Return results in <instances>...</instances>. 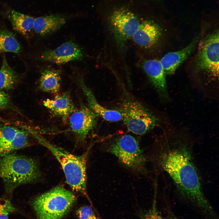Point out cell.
I'll list each match as a JSON object with an SVG mask.
<instances>
[{
    "label": "cell",
    "mask_w": 219,
    "mask_h": 219,
    "mask_svg": "<svg viewBox=\"0 0 219 219\" xmlns=\"http://www.w3.org/2000/svg\"><path fill=\"white\" fill-rule=\"evenodd\" d=\"M143 68L149 79L160 96L168 98L166 74L160 61L155 59L146 60Z\"/></svg>",
    "instance_id": "obj_14"
},
{
    "label": "cell",
    "mask_w": 219,
    "mask_h": 219,
    "mask_svg": "<svg viewBox=\"0 0 219 219\" xmlns=\"http://www.w3.org/2000/svg\"><path fill=\"white\" fill-rule=\"evenodd\" d=\"M44 106L53 115L66 120L75 110L70 94L64 93L52 99H48L43 102Z\"/></svg>",
    "instance_id": "obj_16"
},
{
    "label": "cell",
    "mask_w": 219,
    "mask_h": 219,
    "mask_svg": "<svg viewBox=\"0 0 219 219\" xmlns=\"http://www.w3.org/2000/svg\"><path fill=\"white\" fill-rule=\"evenodd\" d=\"M30 134L22 128L0 124V157L30 144Z\"/></svg>",
    "instance_id": "obj_9"
},
{
    "label": "cell",
    "mask_w": 219,
    "mask_h": 219,
    "mask_svg": "<svg viewBox=\"0 0 219 219\" xmlns=\"http://www.w3.org/2000/svg\"><path fill=\"white\" fill-rule=\"evenodd\" d=\"M10 100L9 95L0 90V109H5L10 105Z\"/></svg>",
    "instance_id": "obj_25"
},
{
    "label": "cell",
    "mask_w": 219,
    "mask_h": 219,
    "mask_svg": "<svg viewBox=\"0 0 219 219\" xmlns=\"http://www.w3.org/2000/svg\"><path fill=\"white\" fill-rule=\"evenodd\" d=\"M151 208L148 211L141 210L138 214L141 219H163L158 210L156 204V195Z\"/></svg>",
    "instance_id": "obj_22"
},
{
    "label": "cell",
    "mask_w": 219,
    "mask_h": 219,
    "mask_svg": "<svg viewBox=\"0 0 219 219\" xmlns=\"http://www.w3.org/2000/svg\"><path fill=\"white\" fill-rule=\"evenodd\" d=\"M21 47L14 34L4 29L0 32V53L11 52L19 53Z\"/></svg>",
    "instance_id": "obj_21"
},
{
    "label": "cell",
    "mask_w": 219,
    "mask_h": 219,
    "mask_svg": "<svg viewBox=\"0 0 219 219\" xmlns=\"http://www.w3.org/2000/svg\"><path fill=\"white\" fill-rule=\"evenodd\" d=\"M162 35V30L158 24L151 21L146 20L140 24L132 37L137 45L147 48L157 44Z\"/></svg>",
    "instance_id": "obj_12"
},
{
    "label": "cell",
    "mask_w": 219,
    "mask_h": 219,
    "mask_svg": "<svg viewBox=\"0 0 219 219\" xmlns=\"http://www.w3.org/2000/svg\"><path fill=\"white\" fill-rule=\"evenodd\" d=\"M83 53L80 47L75 43L70 41L64 43L57 48L46 50L40 56L43 61L57 64H63L70 61L82 59Z\"/></svg>",
    "instance_id": "obj_11"
},
{
    "label": "cell",
    "mask_w": 219,
    "mask_h": 219,
    "mask_svg": "<svg viewBox=\"0 0 219 219\" xmlns=\"http://www.w3.org/2000/svg\"><path fill=\"white\" fill-rule=\"evenodd\" d=\"M76 214L79 219H97L92 208L89 206L80 207Z\"/></svg>",
    "instance_id": "obj_23"
},
{
    "label": "cell",
    "mask_w": 219,
    "mask_h": 219,
    "mask_svg": "<svg viewBox=\"0 0 219 219\" xmlns=\"http://www.w3.org/2000/svg\"><path fill=\"white\" fill-rule=\"evenodd\" d=\"M61 73L58 69L47 68L42 71L39 80V88L41 91L55 94L60 90Z\"/></svg>",
    "instance_id": "obj_19"
},
{
    "label": "cell",
    "mask_w": 219,
    "mask_h": 219,
    "mask_svg": "<svg viewBox=\"0 0 219 219\" xmlns=\"http://www.w3.org/2000/svg\"><path fill=\"white\" fill-rule=\"evenodd\" d=\"M97 116L89 107L82 104L70 115V127L78 141H85L96 126Z\"/></svg>",
    "instance_id": "obj_10"
},
{
    "label": "cell",
    "mask_w": 219,
    "mask_h": 219,
    "mask_svg": "<svg viewBox=\"0 0 219 219\" xmlns=\"http://www.w3.org/2000/svg\"><path fill=\"white\" fill-rule=\"evenodd\" d=\"M0 219H9L8 215L2 214H0Z\"/></svg>",
    "instance_id": "obj_26"
},
{
    "label": "cell",
    "mask_w": 219,
    "mask_h": 219,
    "mask_svg": "<svg viewBox=\"0 0 219 219\" xmlns=\"http://www.w3.org/2000/svg\"><path fill=\"white\" fill-rule=\"evenodd\" d=\"M40 176L38 164L33 158L12 153L0 157V178L7 191L34 182Z\"/></svg>",
    "instance_id": "obj_2"
},
{
    "label": "cell",
    "mask_w": 219,
    "mask_h": 219,
    "mask_svg": "<svg viewBox=\"0 0 219 219\" xmlns=\"http://www.w3.org/2000/svg\"><path fill=\"white\" fill-rule=\"evenodd\" d=\"M106 149L126 168L139 172L145 171L146 158L138 141L132 135L117 137L108 144Z\"/></svg>",
    "instance_id": "obj_5"
},
{
    "label": "cell",
    "mask_w": 219,
    "mask_h": 219,
    "mask_svg": "<svg viewBox=\"0 0 219 219\" xmlns=\"http://www.w3.org/2000/svg\"><path fill=\"white\" fill-rule=\"evenodd\" d=\"M109 21L115 38L121 45L132 37L140 24L133 13L125 9L114 11Z\"/></svg>",
    "instance_id": "obj_8"
},
{
    "label": "cell",
    "mask_w": 219,
    "mask_h": 219,
    "mask_svg": "<svg viewBox=\"0 0 219 219\" xmlns=\"http://www.w3.org/2000/svg\"><path fill=\"white\" fill-rule=\"evenodd\" d=\"M190 146L180 139L164 142L159 150L158 162L180 195L213 217L215 213L204 194Z\"/></svg>",
    "instance_id": "obj_1"
},
{
    "label": "cell",
    "mask_w": 219,
    "mask_h": 219,
    "mask_svg": "<svg viewBox=\"0 0 219 219\" xmlns=\"http://www.w3.org/2000/svg\"><path fill=\"white\" fill-rule=\"evenodd\" d=\"M78 82L87 101L88 107L97 116L106 121L115 122L122 120L120 113L118 110L107 109L98 102L91 90L85 85L80 75L78 77Z\"/></svg>",
    "instance_id": "obj_13"
},
{
    "label": "cell",
    "mask_w": 219,
    "mask_h": 219,
    "mask_svg": "<svg viewBox=\"0 0 219 219\" xmlns=\"http://www.w3.org/2000/svg\"><path fill=\"white\" fill-rule=\"evenodd\" d=\"M5 15L12 23L13 29L27 36L33 29L35 19L30 16L11 9H7Z\"/></svg>",
    "instance_id": "obj_18"
},
{
    "label": "cell",
    "mask_w": 219,
    "mask_h": 219,
    "mask_svg": "<svg viewBox=\"0 0 219 219\" xmlns=\"http://www.w3.org/2000/svg\"><path fill=\"white\" fill-rule=\"evenodd\" d=\"M19 79V75L9 66L5 57L4 55L0 69V90L13 89L17 84Z\"/></svg>",
    "instance_id": "obj_20"
},
{
    "label": "cell",
    "mask_w": 219,
    "mask_h": 219,
    "mask_svg": "<svg viewBox=\"0 0 219 219\" xmlns=\"http://www.w3.org/2000/svg\"><path fill=\"white\" fill-rule=\"evenodd\" d=\"M17 211L9 200L0 198V214L8 215Z\"/></svg>",
    "instance_id": "obj_24"
},
{
    "label": "cell",
    "mask_w": 219,
    "mask_h": 219,
    "mask_svg": "<svg viewBox=\"0 0 219 219\" xmlns=\"http://www.w3.org/2000/svg\"><path fill=\"white\" fill-rule=\"evenodd\" d=\"M75 200L72 193L60 186L37 196L32 205L37 219H61Z\"/></svg>",
    "instance_id": "obj_4"
},
{
    "label": "cell",
    "mask_w": 219,
    "mask_h": 219,
    "mask_svg": "<svg viewBox=\"0 0 219 219\" xmlns=\"http://www.w3.org/2000/svg\"><path fill=\"white\" fill-rule=\"evenodd\" d=\"M128 130L138 135L147 133L155 127L159 120L137 101L131 99L124 100L118 110Z\"/></svg>",
    "instance_id": "obj_6"
},
{
    "label": "cell",
    "mask_w": 219,
    "mask_h": 219,
    "mask_svg": "<svg viewBox=\"0 0 219 219\" xmlns=\"http://www.w3.org/2000/svg\"><path fill=\"white\" fill-rule=\"evenodd\" d=\"M219 31L208 35L200 43L195 64L197 69L209 75L219 77Z\"/></svg>",
    "instance_id": "obj_7"
},
{
    "label": "cell",
    "mask_w": 219,
    "mask_h": 219,
    "mask_svg": "<svg viewBox=\"0 0 219 219\" xmlns=\"http://www.w3.org/2000/svg\"><path fill=\"white\" fill-rule=\"evenodd\" d=\"M199 41L197 38L182 49L165 54L160 61L166 75H172L196 48Z\"/></svg>",
    "instance_id": "obj_15"
},
{
    "label": "cell",
    "mask_w": 219,
    "mask_h": 219,
    "mask_svg": "<svg viewBox=\"0 0 219 219\" xmlns=\"http://www.w3.org/2000/svg\"><path fill=\"white\" fill-rule=\"evenodd\" d=\"M36 138L51 152L58 161L63 169L68 184L73 190L86 194L88 153L80 156L74 155L43 138L37 136Z\"/></svg>",
    "instance_id": "obj_3"
},
{
    "label": "cell",
    "mask_w": 219,
    "mask_h": 219,
    "mask_svg": "<svg viewBox=\"0 0 219 219\" xmlns=\"http://www.w3.org/2000/svg\"><path fill=\"white\" fill-rule=\"evenodd\" d=\"M169 219H179L177 218L176 217H175L174 216H173L170 217Z\"/></svg>",
    "instance_id": "obj_27"
},
{
    "label": "cell",
    "mask_w": 219,
    "mask_h": 219,
    "mask_svg": "<svg viewBox=\"0 0 219 219\" xmlns=\"http://www.w3.org/2000/svg\"><path fill=\"white\" fill-rule=\"evenodd\" d=\"M66 19L63 16L50 14L35 19L33 29L41 36L48 35L55 32L66 23Z\"/></svg>",
    "instance_id": "obj_17"
}]
</instances>
